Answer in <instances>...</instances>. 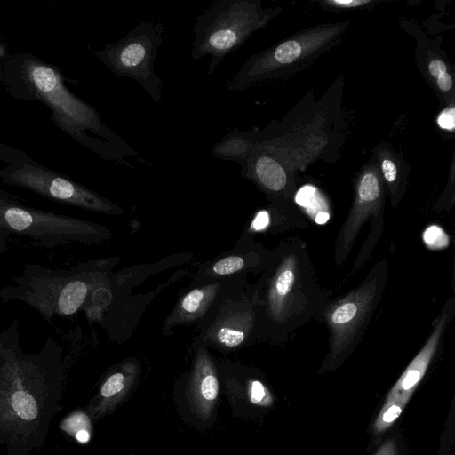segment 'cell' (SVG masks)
<instances>
[{
    "label": "cell",
    "instance_id": "cell-13",
    "mask_svg": "<svg viewBox=\"0 0 455 455\" xmlns=\"http://www.w3.org/2000/svg\"><path fill=\"white\" fill-rule=\"evenodd\" d=\"M242 173L269 192H280L287 185V175L283 167L258 144L253 147L242 167Z\"/></svg>",
    "mask_w": 455,
    "mask_h": 455
},
{
    "label": "cell",
    "instance_id": "cell-17",
    "mask_svg": "<svg viewBox=\"0 0 455 455\" xmlns=\"http://www.w3.org/2000/svg\"><path fill=\"white\" fill-rule=\"evenodd\" d=\"M219 283L196 288L187 293L180 301L174 311L175 323L192 322L204 315L214 301Z\"/></svg>",
    "mask_w": 455,
    "mask_h": 455
},
{
    "label": "cell",
    "instance_id": "cell-28",
    "mask_svg": "<svg viewBox=\"0 0 455 455\" xmlns=\"http://www.w3.org/2000/svg\"><path fill=\"white\" fill-rule=\"evenodd\" d=\"M268 223V214L266 212H260L254 222H253V227L255 228V229H262L264 228Z\"/></svg>",
    "mask_w": 455,
    "mask_h": 455
},
{
    "label": "cell",
    "instance_id": "cell-18",
    "mask_svg": "<svg viewBox=\"0 0 455 455\" xmlns=\"http://www.w3.org/2000/svg\"><path fill=\"white\" fill-rule=\"evenodd\" d=\"M408 401L404 398H386V402L376 419L374 430L380 433L391 427L400 417Z\"/></svg>",
    "mask_w": 455,
    "mask_h": 455
},
{
    "label": "cell",
    "instance_id": "cell-5",
    "mask_svg": "<svg viewBox=\"0 0 455 455\" xmlns=\"http://www.w3.org/2000/svg\"><path fill=\"white\" fill-rule=\"evenodd\" d=\"M164 32L161 22L141 21L95 54L112 73L135 80L154 102L160 103L163 82L156 74L155 60L163 44Z\"/></svg>",
    "mask_w": 455,
    "mask_h": 455
},
{
    "label": "cell",
    "instance_id": "cell-20",
    "mask_svg": "<svg viewBox=\"0 0 455 455\" xmlns=\"http://www.w3.org/2000/svg\"><path fill=\"white\" fill-rule=\"evenodd\" d=\"M428 70L431 76L436 79L439 89L443 92H449L453 81L451 74L447 70L446 64L438 59L431 60L428 64Z\"/></svg>",
    "mask_w": 455,
    "mask_h": 455
},
{
    "label": "cell",
    "instance_id": "cell-7",
    "mask_svg": "<svg viewBox=\"0 0 455 455\" xmlns=\"http://www.w3.org/2000/svg\"><path fill=\"white\" fill-rule=\"evenodd\" d=\"M11 185L34 191L44 197L84 210L105 214H120L123 209L89 188L52 171L23 164L0 172Z\"/></svg>",
    "mask_w": 455,
    "mask_h": 455
},
{
    "label": "cell",
    "instance_id": "cell-10",
    "mask_svg": "<svg viewBox=\"0 0 455 455\" xmlns=\"http://www.w3.org/2000/svg\"><path fill=\"white\" fill-rule=\"evenodd\" d=\"M453 299L446 303L435 319L431 333L422 348L406 367L387 398H404L409 400L418 387L433 360L443 338L446 327L452 315Z\"/></svg>",
    "mask_w": 455,
    "mask_h": 455
},
{
    "label": "cell",
    "instance_id": "cell-24",
    "mask_svg": "<svg viewBox=\"0 0 455 455\" xmlns=\"http://www.w3.org/2000/svg\"><path fill=\"white\" fill-rule=\"evenodd\" d=\"M90 423L87 417L82 413L72 416L67 420L66 428L75 435L80 430H89Z\"/></svg>",
    "mask_w": 455,
    "mask_h": 455
},
{
    "label": "cell",
    "instance_id": "cell-16",
    "mask_svg": "<svg viewBox=\"0 0 455 455\" xmlns=\"http://www.w3.org/2000/svg\"><path fill=\"white\" fill-rule=\"evenodd\" d=\"M136 374V367L132 363H127L106 379L100 391L99 413L102 414L115 408L122 401L132 387Z\"/></svg>",
    "mask_w": 455,
    "mask_h": 455
},
{
    "label": "cell",
    "instance_id": "cell-14",
    "mask_svg": "<svg viewBox=\"0 0 455 455\" xmlns=\"http://www.w3.org/2000/svg\"><path fill=\"white\" fill-rule=\"evenodd\" d=\"M253 320L254 315L251 311L229 314L212 326L209 339L224 347H238L251 331Z\"/></svg>",
    "mask_w": 455,
    "mask_h": 455
},
{
    "label": "cell",
    "instance_id": "cell-2",
    "mask_svg": "<svg viewBox=\"0 0 455 455\" xmlns=\"http://www.w3.org/2000/svg\"><path fill=\"white\" fill-rule=\"evenodd\" d=\"M275 11L256 0H217L196 18L191 57L209 56L208 75L236 51L257 29L264 27Z\"/></svg>",
    "mask_w": 455,
    "mask_h": 455
},
{
    "label": "cell",
    "instance_id": "cell-11",
    "mask_svg": "<svg viewBox=\"0 0 455 455\" xmlns=\"http://www.w3.org/2000/svg\"><path fill=\"white\" fill-rule=\"evenodd\" d=\"M188 393L193 411L200 419H208L218 399L219 379L215 364L204 348L196 353Z\"/></svg>",
    "mask_w": 455,
    "mask_h": 455
},
{
    "label": "cell",
    "instance_id": "cell-19",
    "mask_svg": "<svg viewBox=\"0 0 455 455\" xmlns=\"http://www.w3.org/2000/svg\"><path fill=\"white\" fill-rule=\"evenodd\" d=\"M12 395L11 403L16 414L26 420L35 419L37 408L33 396L22 390H18Z\"/></svg>",
    "mask_w": 455,
    "mask_h": 455
},
{
    "label": "cell",
    "instance_id": "cell-23",
    "mask_svg": "<svg viewBox=\"0 0 455 455\" xmlns=\"http://www.w3.org/2000/svg\"><path fill=\"white\" fill-rule=\"evenodd\" d=\"M250 399L254 404L266 405L270 402V396L265 386L258 380H251L248 386Z\"/></svg>",
    "mask_w": 455,
    "mask_h": 455
},
{
    "label": "cell",
    "instance_id": "cell-22",
    "mask_svg": "<svg viewBox=\"0 0 455 455\" xmlns=\"http://www.w3.org/2000/svg\"><path fill=\"white\" fill-rule=\"evenodd\" d=\"M423 240L432 249L446 247L449 243L447 235L436 225L430 226L425 230Z\"/></svg>",
    "mask_w": 455,
    "mask_h": 455
},
{
    "label": "cell",
    "instance_id": "cell-12",
    "mask_svg": "<svg viewBox=\"0 0 455 455\" xmlns=\"http://www.w3.org/2000/svg\"><path fill=\"white\" fill-rule=\"evenodd\" d=\"M299 284V260L295 255H288L278 267L267 292L268 310L275 320L282 321L287 315Z\"/></svg>",
    "mask_w": 455,
    "mask_h": 455
},
{
    "label": "cell",
    "instance_id": "cell-25",
    "mask_svg": "<svg viewBox=\"0 0 455 455\" xmlns=\"http://www.w3.org/2000/svg\"><path fill=\"white\" fill-rule=\"evenodd\" d=\"M381 170L385 180L389 183H394L397 179V167L395 164L388 158H385L381 163Z\"/></svg>",
    "mask_w": 455,
    "mask_h": 455
},
{
    "label": "cell",
    "instance_id": "cell-15",
    "mask_svg": "<svg viewBox=\"0 0 455 455\" xmlns=\"http://www.w3.org/2000/svg\"><path fill=\"white\" fill-rule=\"evenodd\" d=\"M258 141L254 132L233 129L213 146L212 156L217 159L236 162L243 167Z\"/></svg>",
    "mask_w": 455,
    "mask_h": 455
},
{
    "label": "cell",
    "instance_id": "cell-26",
    "mask_svg": "<svg viewBox=\"0 0 455 455\" xmlns=\"http://www.w3.org/2000/svg\"><path fill=\"white\" fill-rule=\"evenodd\" d=\"M454 121L453 108L444 110L438 117V124L440 127L447 130H453Z\"/></svg>",
    "mask_w": 455,
    "mask_h": 455
},
{
    "label": "cell",
    "instance_id": "cell-27",
    "mask_svg": "<svg viewBox=\"0 0 455 455\" xmlns=\"http://www.w3.org/2000/svg\"><path fill=\"white\" fill-rule=\"evenodd\" d=\"M328 3L335 5L336 7H343V8H352L358 7L369 3V1H362V0H333L329 1Z\"/></svg>",
    "mask_w": 455,
    "mask_h": 455
},
{
    "label": "cell",
    "instance_id": "cell-6",
    "mask_svg": "<svg viewBox=\"0 0 455 455\" xmlns=\"http://www.w3.org/2000/svg\"><path fill=\"white\" fill-rule=\"evenodd\" d=\"M386 275L387 266L383 260L372 268L358 287L326 309L332 360L349 350L363 335L381 297Z\"/></svg>",
    "mask_w": 455,
    "mask_h": 455
},
{
    "label": "cell",
    "instance_id": "cell-1",
    "mask_svg": "<svg viewBox=\"0 0 455 455\" xmlns=\"http://www.w3.org/2000/svg\"><path fill=\"white\" fill-rule=\"evenodd\" d=\"M25 68L34 92L52 108L68 133L102 158L132 166L128 158L138 156V152L106 126L92 107L67 90L55 70L34 62Z\"/></svg>",
    "mask_w": 455,
    "mask_h": 455
},
{
    "label": "cell",
    "instance_id": "cell-21",
    "mask_svg": "<svg viewBox=\"0 0 455 455\" xmlns=\"http://www.w3.org/2000/svg\"><path fill=\"white\" fill-rule=\"evenodd\" d=\"M244 261L239 256H228L220 259L212 266V272L217 275H228L241 270Z\"/></svg>",
    "mask_w": 455,
    "mask_h": 455
},
{
    "label": "cell",
    "instance_id": "cell-30",
    "mask_svg": "<svg viewBox=\"0 0 455 455\" xmlns=\"http://www.w3.org/2000/svg\"><path fill=\"white\" fill-rule=\"evenodd\" d=\"M10 234L0 228V255L6 250L7 248V236Z\"/></svg>",
    "mask_w": 455,
    "mask_h": 455
},
{
    "label": "cell",
    "instance_id": "cell-8",
    "mask_svg": "<svg viewBox=\"0 0 455 455\" xmlns=\"http://www.w3.org/2000/svg\"><path fill=\"white\" fill-rule=\"evenodd\" d=\"M336 31V27L312 31L253 55L228 81L226 86L233 92L243 91L256 83L270 78L283 68L323 46Z\"/></svg>",
    "mask_w": 455,
    "mask_h": 455
},
{
    "label": "cell",
    "instance_id": "cell-3",
    "mask_svg": "<svg viewBox=\"0 0 455 455\" xmlns=\"http://www.w3.org/2000/svg\"><path fill=\"white\" fill-rule=\"evenodd\" d=\"M88 274L77 267L63 270L27 264L13 283L0 290V299L28 304L51 323L55 316H72L82 307L91 291Z\"/></svg>",
    "mask_w": 455,
    "mask_h": 455
},
{
    "label": "cell",
    "instance_id": "cell-29",
    "mask_svg": "<svg viewBox=\"0 0 455 455\" xmlns=\"http://www.w3.org/2000/svg\"><path fill=\"white\" fill-rule=\"evenodd\" d=\"M376 455H395V445L393 442L386 443Z\"/></svg>",
    "mask_w": 455,
    "mask_h": 455
},
{
    "label": "cell",
    "instance_id": "cell-4",
    "mask_svg": "<svg viewBox=\"0 0 455 455\" xmlns=\"http://www.w3.org/2000/svg\"><path fill=\"white\" fill-rule=\"evenodd\" d=\"M0 228L9 234L26 236L45 248L71 243H98L111 235L97 223L20 205L1 196Z\"/></svg>",
    "mask_w": 455,
    "mask_h": 455
},
{
    "label": "cell",
    "instance_id": "cell-9",
    "mask_svg": "<svg viewBox=\"0 0 455 455\" xmlns=\"http://www.w3.org/2000/svg\"><path fill=\"white\" fill-rule=\"evenodd\" d=\"M383 189L376 171H366L359 180L356 196L348 216L340 228L335 246V261L343 264L349 254L361 227L371 216L369 238L378 240L383 228Z\"/></svg>",
    "mask_w": 455,
    "mask_h": 455
}]
</instances>
